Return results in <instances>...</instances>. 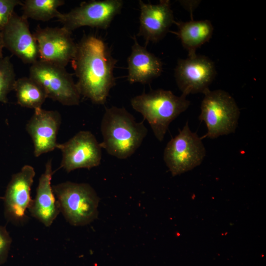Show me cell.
I'll return each mask as SVG.
<instances>
[{
    "instance_id": "8fae6325",
    "label": "cell",
    "mask_w": 266,
    "mask_h": 266,
    "mask_svg": "<svg viewBox=\"0 0 266 266\" xmlns=\"http://www.w3.org/2000/svg\"><path fill=\"white\" fill-rule=\"evenodd\" d=\"M72 32L58 27H36L33 33L36 40L39 60L66 67L73 59L77 48Z\"/></svg>"
},
{
    "instance_id": "7a4b0ae2",
    "label": "cell",
    "mask_w": 266,
    "mask_h": 266,
    "mask_svg": "<svg viewBox=\"0 0 266 266\" xmlns=\"http://www.w3.org/2000/svg\"><path fill=\"white\" fill-rule=\"evenodd\" d=\"M100 130L103 137L100 147L120 159L131 156L147 134L143 121L137 122L126 108L115 106L105 108Z\"/></svg>"
},
{
    "instance_id": "52a82bcc",
    "label": "cell",
    "mask_w": 266,
    "mask_h": 266,
    "mask_svg": "<svg viewBox=\"0 0 266 266\" xmlns=\"http://www.w3.org/2000/svg\"><path fill=\"white\" fill-rule=\"evenodd\" d=\"M201 138L190 129L188 122L167 144L164 160L173 176L199 166L205 156Z\"/></svg>"
},
{
    "instance_id": "d6986e66",
    "label": "cell",
    "mask_w": 266,
    "mask_h": 266,
    "mask_svg": "<svg viewBox=\"0 0 266 266\" xmlns=\"http://www.w3.org/2000/svg\"><path fill=\"white\" fill-rule=\"evenodd\" d=\"M17 102L22 107L33 109L41 108L47 98L43 88L30 77L16 79L13 88Z\"/></svg>"
},
{
    "instance_id": "ba28073f",
    "label": "cell",
    "mask_w": 266,
    "mask_h": 266,
    "mask_svg": "<svg viewBox=\"0 0 266 266\" xmlns=\"http://www.w3.org/2000/svg\"><path fill=\"white\" fill-rule=\"evenodd\" d=\"M123 4L122 0L84 1L68 12L61 13L57 19L63 28L71 32L84 26L106 30L120 13Z\"/></svg>"
},
{
    "instance_id": "30bf717a",
    "label": "cell",
    "mask_w": 266,
    "mask_h": 266,
    "mask_svg": "<svg viewBox=\"0 0 266 266\" xmlns=\"http://www.w3.org/2000/svg\"><path fill=\"white\" fill-rule=\"evenodd\" d=\"M35 175L34 168L29 165L12 175L3 197L4 214L6 220L12 224L21 226L28 220L27 210L33 200L31 190Z\"/></svg>"
},
{
    "instance_id": "9c48e42d",
    "label": "cell",
    "mask_w": 266,
    "mask_h": 266,
    "mask_svg": "<svg viewBox=\"0 0 266 266\" xmlns=\"http://www.w3.org/2000/svg\"><path fill=\"white\" fill-rule=\"evenodd\" d=\"M56 148L62 154L59 168L67 172L79 168L90 169L100 164L101 147L90 131H79L67 141L58 143Z\"/></svg>"
},
{
    "instance_id": "9a60e30c",
    "label": "cell",
    "mask_w": 266,
    "mask_h": 266,
    "mask_svg": "<svg viewBox=\"0 0 266 266\" xmlns=\"http://www.w3.org/2000/svg\"><path fill=\"white\" fill-rule=\"evenodd\" d=\"M140 13L137 36L143 37L146 43H156L168 32L175 20L169 0H161L156 4L138 1Z\"/></svg>"
},
{
    "instance_id": "6da1fadb",
    "label": "cell",
    "mask_w": 266,
    "mask_h": 266,
    "mask_svg": "<svg viewBox=\"0 0 266 266\" xmlns=\"http://www.w3.org/2000/svg\"><path fill=\"white\" fill-rule=\"evenodd\" d=\"M117 62L102 39L94 35L83 37L71 61L81 96L95 104H104L116 84L114 69Z\"/></svg>"
},
{
    "instance_id": "4fadbf2b",
    "label": "cell",
    "mask_w": 266,
    "mask_h": 266,
    "mask_svg": "<svg viewBox=\"0 0 266 266\" xmlns=\"http://www.w3.org/2000/svg\"><path fill=\"white\" fill-rule=\"evenodd\" d=\"M0 32L4 47L23 63L32 65L39 60L37 44L27 19L14 12Z\"/></svg>"
},
{
    "instance_id": "2e32d148",
    "label": "cell",
    "mask_w": 266,
    "mask_h": 266,
    "mask_svg": "<svg viewBox=\"0 0 266 266\" xmlns=\"http://www.w3.org/2000/svg\"><path fill=\"white\" fill-rule=\"evenodd\" d=\"M54 172L52 160H48L39 178L35 198L28 209L33 217L47 227L51 226L60 213L51 185Z\"/></svg>"
},
{
    "instance_id": "cb8c5ba5",
    "label": "cell",
    "mask_w": 266,
    "mask_h": 266,
    "mask_svg": "<svg viewBox=\"0 0 266 266\" xmlns=\"http://www.w3.org/2000/svg\"><path fill=\"white\" fill-rule=\"evenodd\" d=\"M3 47H4L2 35L1 34V32L0 31V60L3 58L2 49Z\"/></svg>"
},
{
    "instance_id": "277c9868",
    "label": "cell",
    "mask_w": 266,
    "mask_h": 266,
    "mask_svg": "<svg viewBox=\"0 0 266 266\" xmlns=\"http://www.w3.org/2000/svg\"><path fill=\"white\" fill-rule=\"evenodd\" d=\"M52 189L60 212L70 225L85 226L97 218L100 198L90 184L66 181Z\"/></svg>"
},
{
    "instance_id": "5bb4252c",
    "label": "cell",
    "mask_w": 266,
    "mask_h": 266,
    "mask_svg": "<svg viewBox=\"0 0 266 266\" xmlns=\"http://www.w3.org/2000/svg\"><path fill=\"white\" fill-rule=\"evenodd\" d=\"M61 122V115L58 111L41 108L34 110L26 125V130L32 139L35 157H38L56 148Z\"/></svg>"
},
{
    "instance_id": "8992f818",
    "label": "cell",
    "mask_w": 266,
    "mask_h": 266,
    "mask_svg": "<svg viewBox=\"0 0 266 266\" xmlns=\"http://www.w3.org/2000/svg\"><path fill=\"white\" fill-rule=\"evenodd\" d=\"M29 77L43 88L47 98L64 105L79 104L81 95L76 83L65 67L38 60L31 65Z\"/></svg>"
},
{
    "instance_id": "e0dca14e",
    "label": "cell",
    "mask_w": 266,
    "mask_h": 266,
    "mask_svg": "<svg viewBox=\"0 0 266 266\" xmlns=\"http://www.w3.org/2000/svg\"><path fill=\"white\" fill-rule=\"evenodd\" d=\"M132 51L128 58V81L131 84H148L161 75L163 71L161 60L141 45L135 36Z\"/></svg>"
},
{
    "instance_id": "7c38bea8",
    "label": "cell",
    "mask_w": 266,
    "mask_h": 266,
    "mask_svg": "<svg viewBox=\"0 0 266 266\" xmlns=\"http://www.w3.org/2000/svg\"><path fill=\"white\" fill-rule=\"evenodd\" d=\"M216 74L214 63L208 57L196 54L179 59L174 69V76L183 95L204 93Z\"/></svg>"
},
{
    "instance_id": "5b68a950",
    "label": "cell",
    "mask_w": 266,
    "mask_h": 266,
    "mask_svg": "<svg viewBox=\"0 0 266 266\" xmlns=\"http://www.w3.org/2000/svg\"><path fill=\"white\" fill-rule=\"evenodd\" d=\"M203 94L199 119L206 125L205 137L213 139L234 133L240 115L234 99L222 90L208 89Z\"/></svg>"
},
{
    "instance_id": "603a6c76",
    "label": "cell",
    "mask_w": 266,
    "mask_h": 266,
    "mask_svg": "<svg viewBox=\"0 0 266 266\" xmlns=\"http://www.w3.org/2000/svg\"><path fill=\"white\" fill-rule=\"evenodd\" d=\"M11 243L12 238L6 229L0 225V265L6 261Z\"/></svg>"
},
{
    "instance_id": "ac0fdd59",
    "label": "cell",
    "mask_w": 266,
    "mask_h": 266,
    "mask_svg": "<svg viewBox=\"0 0 266 266\" xmlns=\"http://www.w3.org/2000/svg\"><path fill=\"white\" fill-rule=\"evenodd\" d=\"M174 24L178 29L174 33L188 51V56L196 54V50L209 40L214 30L212 24L208 20L175 21Z\"/></svg>"
},
{
    "instance_id": "3957f363",
    "label": "cell",
    "mask_w": 266,
    "mask_h": 266,
    "mask_svg": "<svg viewBox=\"0 0 266 266\" xmlns=\"http://www.w3.org/2000/svg\"><path fill=\"white\" fill-rule=\"evenodd\" d=\"M131 103L162 141L170 123L188 108L190 102L183 95L177 96L170 91L157 89L133 98Z\"/></svg>"
},
{
    "instance_id": "ffe728a7",
    "label": "cell",
    "mask_w": 266,
    "mask_h": 266,
    "mask_svg": "<svg viewBox=\"0 0 266 266\" xmlns=\"http://www.w3.org/2000/svg\"><path fill=\"white\" fill-rule=\"evenodd\" d=\"M63 0H25L22 1V16L26 19L47 21L58 18L62 13L58 8L64 4Z\"/></svg>"
},
{
    "instance_id": "7402d4cb",
    "label": "cell",
    "mask_w": 266,
    "mask_h": 266,
    "mask_svg": "<svg viewBox=\"0 0 266 266\" xmlns=\"http://www.w3.org/2000/svg\"><path fill=\"white\" fill-rule=\"evenodd\" d=\"M22 4V1L19 0H0V31L8 22L15 7Z\"/></svg>"
},
{
    "instance_id": "44dd1931",
    "label": "cell",
    "mask_w": 266,
    "mask_h": 266,
    "mask_svg": "<svg viewBox=\"0 0 266 266\" xmlns=\"http://www.w3.org/2000/svg\"><path fill=\"white\" fill-rule=\"evenodd\" d=\"M14 66L8 56L0 60V102L6 103L7 95L13 90L16 81Z\"/></svg>"
}]
</instances>
